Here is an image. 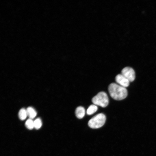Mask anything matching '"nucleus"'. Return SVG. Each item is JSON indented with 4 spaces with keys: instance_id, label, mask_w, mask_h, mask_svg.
<instances>
[{
    "instance_id": "1",
    "label": "nucleus",
    "mask_w": 156,
    "mask_h": 156,
    "mask_svg": "<svg viewBox=\"0 0 156 156\" xmlns=\"http://www.w3.org/2000/svg\"><path fill=\"white\" fill-rule=\"evenodd\" d=\"M108 90L110 96L115 100H123L127 95V91L126 88L116 83L110 84L108 87Z\"/></svg>"
},
{
    "instance_id": "2",
    "label": "nucleus",
    "mask_w": 156,
    "mask_h": 156,
    "mask_svg": "<svg viewBox=\"0 0 156 156\" xmlns=\"http://www.w3.org/2000/svg\"><path fill=\"white\" fill-rule=\"evenodd\" d=\"M106 119V116L104 114L102 113L93 116L89 121L88 125L92 128H99L104 125Z\"/></svg>"
},
{
    "instance_id": "3",
    "label": "nucleus",
    "mask_w": 156,
    "mask_h": 156,
    "mask_svg": "<svg viewBox=\"0 0 156 156\" xmlns=\"http://www.w3.org/2000/svg\"><path fill=\"white\" fill-rule=\"evenodd\" d=\"M92 103L97 106L105 107L108 105L109 99L107 94L104 92H99L92 98Z\"/></svg>"
},
{
    "instance_id": "4",
    "label": "nucleus",
    "mask_w": 156,
    "mask_h": 156,
    "mask_svg": "<svg viewBox=\"0 0 156 156\" xmlns=\"http://www.w3.org/2000/svg\"><path fill=\"white\" fill-rule=\"evenodd\" d=\"M121 74L127 79L130 82L133 81L135 78V73L131 68L126 67L122 70Z\"/></svg>"
},
{
    "instance_id": "5",
    "label": "nucleus",
    "mask_w": 156,
    "mask_h": 156,
    "mask_svg": "<svg viewBox=\"0 0 156 156\" xmlns=\"http://www.w3.org/2000/svg\"><path fill=\"white\" fill-rule=\"evenodd\" d=\"M115 79L118 84L126 88L129 85L130 81L121 74L117 75Z\"/></svg>"
},
{
    "instance_id": "6",
    "label": "nucleus",
    "mask_w": 156,
    "mask_h": 156,
    "mask_svg": "<svg viewBox=\"0 0 156 156\" xmlns=\"http://www.w3.org/2000/svg\"><path fill=\"white\" fill-rule=\"evenodd\" d=\"M85 110L84 108L81 106L77 107L75 111L76 116L79 119L82 118L85 116Z\"/></svg>"
},
{
    "instance_id": "7",
    "label": "nucleus",
    "mask_w": 156,
    "mask_h": 156,
    "mask_svg": "<svg viewBox=\"0 0 156 156\" xmlns=\"http://www.w3.org/2000/svg\"><path fill=\"white\" fill-rule=\"evenodd\" d=\"M27 116L30 119L34 118L37 115V112L35 109L31 107H29L26 109Z\"/></svg>"
},
{
    "instance_id": "8",
    "label": "nucleus",
    "mask_w": 156,
    "mask_h": 156,
    "mask_svg": "<svg viewBox=\"0 0 156 156\" xmlns=\"http://www.w3.org/2000/svg\"><path fill=\"white\" fill-rule=\"evenodd\" d=\"M98 109L97 106L94 104L90 105L86 111L87 114L89 115H91L95 112Z\"/></svg>"
},
{
    "instance_id": "9",
    "label": "nucleus",
    "mask_w": 156,
    "mask_h": 156,
    "mask_svg": "<svg viewBox=\"0 0 156 156\" xmlns=\"http://www.w3.org/2000/svg\"><path fill=\"white\" fill-rule=\"evenodd\" d=\"M27 116L26 109L24 108H22L19 110L18 112V117L21 120H24Z\"/></svg>"
},
{
    "instance_id": "10",
    "label": "nucleus",
    "mask_w": 156,
    "mask_h": 156,
    "mask_svg": "<svg viewBox=\"0 0 156 156\" xmlns=\"http://www.w3.org/2000/svg\"><path fill=\"white\" fill-rule=\"evenodd\" d=\"M34 127L36 129H40L42 125L41 120L40 118H37L34 121Z\"/></svg>"
},
{
    "instance_id": "11",
    "label": "nucleus",
    "mask_w": 156,
    "mask_h": 156,
    "mask_svg": "<svg viewBox=\"0 0 156 156\" xmlns=\"http://www.w3.org/2000/svg\"><path fill=\"white\" fill-rule=\"evenodd\" d=\"M25 125L29 129H32L34 128V121L31 119H28L26 122Z\"/></svg>"
}]
</instances>
